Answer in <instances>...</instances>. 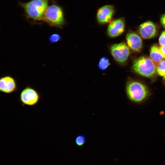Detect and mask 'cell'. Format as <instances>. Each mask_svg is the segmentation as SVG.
I'll use <instances>...</instances> for the list:
<instances>
[{"instance_id": "6da1fadb", "label": "cell", "mask_w": 165, "mask_h": 165, "mask_svg": "<svg viewBox=\"0 0 165 165\" xmlns=\"http://www.w3.org/2000/svg\"><path fill=\"white\" fill-rule=\"evenodd\" d=\"M50 0H30L25 2H18L20 7L24 10L25 19L32 24L42 22L44 13Z\"/></svg>"}, {"instance_id": "7a4b0ae2", "label": "cell", "mask_w": 165, "mask_h": 165, "mask_svg": "<svg viewBox=\"0 0 165 165\" xmlns=\"http://www.w3.org/2000/svg\"><path fill=\"white\" fill-rule=\"evenodd\" d=\"M126 93L127 98L132 103L137 104L144 103L151 95L150 91L145 85L134 80L127 82Z\"/></svg>"}, {"instance_id": "3957f363", "label": "cell", "mask_w": 165, "mask_h": 165, "mask_svg": "<svg viewBox=\"0 0 165 165\" xmlns=\"http://www.w3.org/2000/svg\"><path fill=\"white\" fill-rule=\"evenodd\" d=\"M42 22L50 26L61 28L66 24L63 8L53 0L44 13Z\"/></svg>"}, {"instance_id": "277c9868", "label": "cell", "mask_w": 165, "mask_h": 165, "mask_svg": "<svg viewBox=\"0 0 165 165\" xmlns=\"http://www.w3.org/2000/svg\"><path fill=\"white\" fill-rule=\"evenodd\" d=\"M133 68L138 74L148 78H151L155 74L156 65L152 59L147 57L142 56L135 60Z\"/></svg>"}, {"instance_id": "5b68a950", "label": "cell", "mask_w": 165, "mask_h": 165, "mask_svg": "<svg viewBox=\"0 0 165 165\" xmlns=\"http://www.w3.org/2000/svg\"><path fill=\"white\" fill-rule=\"evenodd\" d=\"M41 99V95L36 90L28 86L22 90L18 100L23 107L33 106L37 104Z\"/></svg>"}, {"instance_id": "8992f818", "label": "cell", "mask_w": 165, "mask_h": 165, "mask_svg": "<svg viewBox=\"0 0 165 165\" xmlns=\"http://www.w3.org/2000/svg\"><path fill=\"white\" fill-rule=\"evenodd\" d=\"M110 50L115 60L120 64L124 63L126 61L130 53L128 46L124 42L112 45Z\"/></svg>"}, {"instance_id": "52a82bcc", "label": "cell", "mask_w": 165, "mask_h": 165, "mask_svg": "<svg viewBox=\"0 0 165 165\" xmlns=\"http://www.w3.org/2000/svg\"><path fill=\"white\" fill-rule=\"evenodd\" d=\"M115 13L114 6L112 5H104L97 10L96 18L97 22L101 25L109 23L112 20Z\"/></svg>"}, {"instance_id": "ba28073f", "label": "cell", "mask_w": 165, "mask_h": 165, "mask_svg": "<svg viewBox=\"0 0 165 165\" xmlns=\"http://www.w3.org/2000/svg\"><path fill=\"white\" fill-rule=\"evenodd\" d=\"M125 28V20L123 18L113 20L108 25L107 29V35L110 38L117 37L124 32Z\"/></svg>"}, {"instance_id": "9c48e42d", "label": "cell", "mask_w": 165, "mask_h": 165, "mask_svg": "<svg viewBox=\"0 0 165 165\" xmlns=\"http://www.w3.org/2000/svg\"><path fill=\"white\" fill-rule=\"evenodd\" d=\"M18 89L16 82L13 77L9 75L2 76L0 79V91L3 93L10 94Z\"/></svg>"}, {"instance_id": "30bf717a", "label": "cell", "mask_w": 165, "mask_h": 165, "mask_svg": "<svg viewBox=\"0 0 165 165\" xmlns=\"http://www.w3.org/2000/svg\"><path fill=\"white\" fill-rule=\"evenodd\" d=\"M157 31L156 25L150 21L143 23L140 25L139 28L140 35L144 39H149L154 37Z\"/></svg>"}, {"instance_id": "8fae6325", "label": "cell", "mask_w": 165, "mask_h": 165, "mask_svg": "<svg viewBox=\"0 0 165 165\" xmlns=\"http://www.w3.org/2000/svg\"><path fill=\"white\" fill-rule=\"evenodd\" d=\"M126 39L128 46L133 51L139 52L142 47L141 38L134 32H130L127 34Z\"/></svg>"}, {"instance_id": "7c38bea8", "label": "cell", "mask_w": 165, "mask_h": 165, "mask_svg": "<svg viewBox=\"0 0 165 165\" xmlns=\"http://www.w3.org/2000/svg\"><path fill=\"white\" fill-rule=\"evenodd\" d=\"M150 57L156 65L163 60V57L159 47L157 45H154L151 48Z\"/></svg>"}, {"instance_id": "4fadbf2b", "label": "cell", "mask_w": 165, "mask_h": 165, "mask_svg": "<svg viewBox=\"0 0 165 165\" xmlns=\"http://www.w3.org/2000/svg\"><path fill=\"white\" fill-rule=\"evenodd\" d=\"M110 63L108 59L105 57L101 58L98 64V67L101 70L105 71L109 66Z\"/></svg>"}, {"instance_id": "5bb4252c", "label": "cell", "mask_w": 165, "mask_h": 165, "mask_svg": "<svg viewBox=\"0 0 165 165\" xmlns=\"http://www.w3.org/2000/svg\"><path fill=\"white\" fill-rule=\"evenodd\" d=\"M156 70L159 75L163 76L165 74V60H163L156 64Z\"/></svg>"}, {"instance_id": "9a60e30c", "label": "cell", "mask_w": 165, "mask_h": 165, "mask_svg": "<svg viewBox=\"0 0 165 165\" xmlns=\"http://www.w3.org/2000/svg\"><path fill=\"white\" fill-rule=\"evenodd\" d=\"M61 39V35L57 33L51 34L49 37V41L51 43L57 42L60 41Z\"/></svg>"}, {"instance_id": "2e32d148", "label": "cell", "mask_w": 165, "mask_h": 165, "mask_svg": "<svg viewBox=\"0 0 165 165\" xmlns=\"http://www.w3.org/2000/svg\"><path fill=\"white\" fill-rule=\"evenodd\" d=\"M86 141L85 137L82 135H78L75 139V142L78 147H81L83 145Z\"/></svg>"}, {"instance_id": "e0dca14e", "label": "cell", "mask_w": 165, "mask_h": 165, "mask_svg": "<svg viewBox=\"0 0 165 165\" xmlns=\"http://www.w3.org/2000/svg\"><path fill=\"white\" fill-rule=\"evenodd\" d=\"M159 42L161 46H165V31L161 33L159 38Z\"/></svg>"}, {"instance_id": "ac0fdd59", "label": "cell", "mask_w": 165, "mask_h": 165, "mask_svg": "<svg viewBox=\"0 0 165 165\" xmlns=\"http://www.w3.org/2000/svg\"><path fill=\"white\" fill-rule=\"evenodd\" d=\"M160 22L163 26L165 28V14L162 15L160 18Z\"/></svg>"}, {"instance_id": "d6986e66", "label": "cell", "mask_w": 165, "mask_h": 165, "mask_svg": "<svg viewBox=\"0 0 165 165\" xmlns=\"http://www.w3.org/2000/svg\"><path fill=\"white\" fill-rule=\"evenodd\" d=\"M159 49L163 58L165 59V46H160L159 47Z\"/></svg>"}, {"instance_id": "ffe728a7", "label": "cell", "mask_w": 165, "mask_h": 165, "mask_svg": "<svg viewBox=\"0 0 165 165\" xmlns=\"http://www.w3.org/2000/svg\"><path fill=\"white\" fill-rule=\"evenodd\" d=\"M163 79L165 81V74L163 76Z\"/></svg>"}]
</instances>
